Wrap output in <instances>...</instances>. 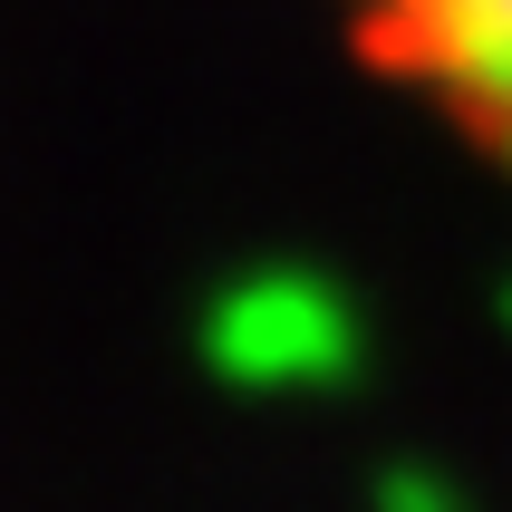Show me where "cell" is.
<instances>
[{
    "label": "cell",
    "instance_id": "1",
    "mask_svg": "<svg viewBox=\"0 0 512 512\" xmlns=\"http://www.w3.org/2000/svg\"><path fill=\"white\" fill-rule=\"evenodd\" d=\"M358 49L512 174V0H348Z\"/></svg>",
    "mask_w": 512,
    "mask_h": 512
}]
</instances>
